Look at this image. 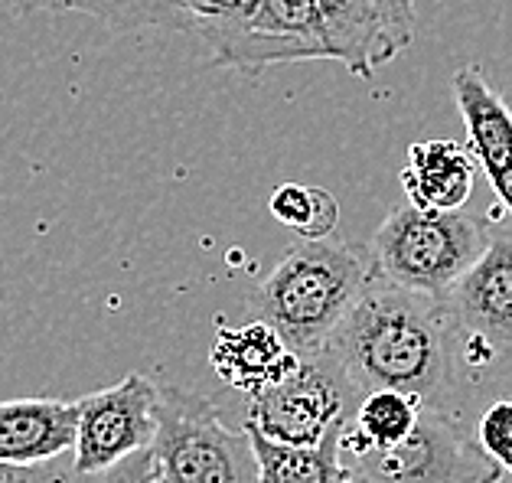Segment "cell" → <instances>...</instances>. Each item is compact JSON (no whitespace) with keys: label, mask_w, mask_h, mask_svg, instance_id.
<instances>
[{"label":"cell","mask_w":512,"mask_h":483,"mask_svg":"<svg viewBox=\"0 0 512 483\" xmlns=\"http://www.w3.org/2000/svg\"><path fill=\"white\" fill-rule=\"evenodd\" d=\"M30 10H56V14H89L115 33L141 27H170L193 33L190 14L177 0H20Z\"/></svg>","instance_id":"17"},{"label":"cell","mask_w":512,"mask_h":483,"mask_svg":"<svg viewBox=\"0 0 512 483\" xmlns=\"http://www.w3.org/2000/svg\"><path fill=\"white\" fill-rule=\"evenodd\" d=\"M477 441L499 467L512 474V399H499L480 415Z\"/></svg>","instance_id":"20"},{"label":"cell","mask_w":512,"mask_h":483,"mask_svg":"<svg viewBox=\"0 0 512 483\" xmlns=\"http://www.w3.org/2000/svg\"><path fill=\"white\" fill-rule=\"evenodd\" d=\"M177 4L190 14L193 33L203 43H209L216 36L248 27V20L255 17L261 0H177Z\"/></svg>","instance_id":"19"},{"label":"cell","mask_w":512,"mask_h":483,"mask_svg":"<svg viewBox=\"0 0 512 483\" xmlns=\"http://www.w3.org/2000/svg\"><path fill=\"white\" fill-rule=\"evenodd\" d=\"M441 304L470 343V363L512 356V239H490Z\"/></svg>","instance_id":"8"},{"label":"cell","mask_w":512,"mask_h":483,"mask_svg":"<svg viewBox=\"0 0 512 483\" xmlns=\"http://www.w3.org/2000/svg\"><path fill=\"white\" fill-rule=\"evenodd\" d=\"M252 438V451L258 461L261 483H359L340 461V441H330L323 448H291L258 435L252 425H245Z\"/></svg>","instance_id":"16"},{"label":"cell","mask_w":512,"mask_h":483,"mask_svg":"<svg viewBox=\"0 0 512 483\" xmlns=\"http://www.w3.org/2000/svg\"><path fill=\"white\" fill-rule=\"evenodd\" d=\"M379 10V17L385 23V33H389V43L398 53H405V49L411 46V40H415V0H372Z\"/></svg>","instance_id":"22"},{"label":"cell","mask_w":512,"mask_h":483,"mask_svg":"<svg viewBox=\"0 0 512 483\" xmlns=\"http://www.w3.org/2000/svg\"><path fill=\"white\" fill-rule=\"evenodd\" d=\"M356 402L336 366L320 353L301 359L291 376L252 399L245 425L291 448H323L340 441Z\"/></svg>","instance_id":"6"},{"label":"cell","mask_w":512,"mask_h":483,"mask_svg":"<svg viewBox=\"0 0 512 483\" xmlns=\"http://www.w3.org/2000/svg\"><path fill=\"white\" fill-rule=\"evenodd\" d=\"M447 333L451 320L441 301L376 275L333 330L323 356L356 399L392 389L434 402L451 373Z\"/></svg>","instance_id":"1"},{"label":"cell","mask_w":512,"mask_h":483,"mask_svg":"<svg viewBox=\"0 0 512 483\" xmlns=\"http://www.w3.org/2000/svg\"><path fill=\"white\" fill-rule=\"evenodd\" d=\"M271 216L297 232L307 242L330 239L336 222H340V203L323 187H304V183H281L271 193Z\"/></svg>","instance_id":"18"},{"label":"cell","mask_w":512,"mask_h":483,"mask_svg":"<svg viewBox=\"0 0 512 483\" xmlns=\"http://www.w3.org/2000/svg\"><path fill=\"white\" fill-rule=\"evenodd\" d=\"M79 483H157V464H154V451L147 448L141 454L128 457L108 470H98V474H85Z\"/></svg>","instance_id":"23"},{"label":"cell","mask_w":512,"mask_h":483,"mask_svg":"<svg viewBox=\"0 0 512 483\" xmlns=\"http://www.w3.org/2000/svg\"><path fill=\"white\" fill-rule=\"evenodd\" d=\"M486 245V226L464 209L434 213L402 203L372 235L369 258L376 275L389 284L444 301V294L467 275Z\"/></svg>","instance_id":"3"},{"label":"cell","mask_w":512,"mask_h":483,"mask_svg":"<svg viewBox=\"0 0 512 483\" xmlns=\"http://www.w3.org/2000/svg\"><path fill=\"white\" fill-rule=\"evenodd\" d=\"M454 98L467 128V151L512 216V111L477 66L454 72Z\"/></svg>","instance_id":"10"},{"label":"cell","mask_w":512,"mask_h":483,"mask_svg":"<svg viewBox=\"0 0 512 483\" xmlns=\"http://www.w3.org/2000/svg\"><path fill=\"white\" fill-rule=\"evenodd\" d=\"M0 483H79L72 451L40 464H0Z\"/></svg>","instance_id":"21"},{"label":"cell","mask_w":512,"mask_h":483,"mask_svg":"<svg viewBox=\"0 0 512 483\" xmlns=\"http://www.w3.org/2000/svg\"><path fill=\"white\" fill-rule=\"evenodd\" d=\"M473 180H477V160L464 144L428 138L408 147L402 167V190L408 206L457 213L470 200Z\"/></svg>","instance_id":"14"},{"label":"cell","mask_w":512,"mask_h":483,"mask_svg":"<svg viewBox=\"0 0 512 483\" xmlns=\"http://www.w3.org/2000/svg\"><path fill=\"white\" fill-rule=\"evenodd\" d=\"M76 402L10 399L0 402V464H40L72 451Z\"/></svg>","instance_id":"13"},{"label":"cell","mask_w":512,"mask_h":483,"mask_svg":"<svg viewBox=\"0 0 512 483\" xmlns=\"http://www.w3.org/2000/svg\"><path fill=\"white\" fill-rule=\"evenodd\" d=\"M424 405L428 402L392 389L362 395L346 421V428L340 431V444L336 448H366V451L395 448L398 441H405L411 435Z\"/></svg>","instance_id":"15"},{"label":"cell","mask_w":512,"mask_h":483,"mask_svg":"<svg viewBox=\"0 0 512 483\" xmlns=\"http://www.w3.org/2000/svg\"><path fill=\"white\" fill-rule=\"evenodd\" d=\"M209 363L229 389L258 399L261 392L291 376L301 366V356L284 343V337L271 324L252 317L242 327L219 324Z\"/></svg>","instance_id":"11"},{"label":"cell","mask_w":512,"mask_h":483,"mask_svg":"<svg viewBox=\"0 0 512 483\" xmlns=\"http://www.w3.org/2000/svg\"><path fill=\"white\" fill-rule=\"evenodd\" d=\"M317 33L323 59L340 63L349 76L372 82L379 66H389L395 49L372 0H320Z\"/></svg>","instance_id":"12"},{"label":"cell","mask_w":512,"mask_h":483,"mask_svg":"<svg viewBox=\"0 0 512 483\" xmlns=\"http://www.w3.org/2000/svg\"><path fill=\"white\" fill-rule=\"evenodd\" d=\"M340 461L366 483H503L506 470L457 421L428 402L405 441L385 451L340 448Z\"/></svg>","instance_id":"5"},{"label":"cell","mask_w":512,"mask_h":483,"mask_svg":"<svg viewBox=\"0 0 512 483\" xmlns=\"http://www.w3.org/2000/svg\"><path fill=\"white\" fill-rule=\"evenodd\" d=\"M372 278L369 252L349 242L304 239L255 288L252 314L278 330L297 356L310 359L323 353Z\"/></svg>","instance_id":"2"},{"label":"cell","mask_w":512,"mask_h":483,"mask_svg":"<svg viewBox=\"0 0 512 483\" xmlns=\"http://www.w3.org/2000/svg\"><path fill=\"white\" fill-rule=\"evenodd\" d=\"M157 405L160 389L141 373H128L115 386L82 395L72 444L76 477L98 474L151 448L160 425Z\"/></svg>","instance_id":"7"},{"label":"cell","mask_w":512,"mask_h":483,"mask_svg":"<svg viewBox=\"0 0 512 483\" xmlns=\"http://www.w3.org/2000/svg\"><path fill=\"white\" fill-rule=\"evenodd\" d=\"M320 0H261L248 27L209 40L216 66L258 72L284 63L323 59L317 33Z\"/></svg>","instance_id":"9"},{"label":"cell","mask_w":512,"mask_h":483,"mask_svg":"<svg viewBox=\"0 0 512 483\" xmlns=\"http://www.w3.org/2000/svg\"><path fill=\"white\" fill-rule=\"evenodd\" d=\"M157 483H261L248 431H232L209 395L160 389Z\"/></svg>","instance_id":"4"}]
</instances>
